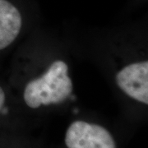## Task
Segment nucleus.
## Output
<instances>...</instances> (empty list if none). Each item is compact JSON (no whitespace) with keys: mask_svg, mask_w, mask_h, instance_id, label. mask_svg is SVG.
Returning <instances> with one entry per match:
<instances>
[{"mask_svg":"<svg viewBox=\"0 0 148 148\" xmlns=\"http://www.w3.org/2000/svg\"><path fill=\"white\" fill-rule=\"evenodd\" d=\"M73 90L69 67L62 60L50 64L41 77L30 81L23 92L27 106L37 109L41 106L57 105L65 101Z\"/></svg>","mask_w":148,"mask_h":148,"instance_id":"f257e3e1","label":"nucleus"},{"mask_svg":"<svg viewBox=\"0 0 148 148\" xmlns=\"http://www.w3.org/2000/svg\"><path fill=\"white\" fill-rule=\"evenodd\" d=\"M64 142L68 148H116L114 139L106 128L82 120L71 123Z\"/></svg>","mask_w":148,"mask_h":148,"instance_id":"f03ea898","label":"nucleus"},{"mask_svg":"<svg viewBox=\"0 0 148 148\" xmlns=\"http://www.w3.org/2000/svg\"><path fill=\"white\" fill-rule=\"evenodd\" d=\"M22 27V14L11 0H0V50L15 41Z\"/></svg>","mask_w":148,"mask_h":148,"instance_id":"20e7f679","label":"nucleus"},{"mask_svg":"<svg viewBox=\"0 0 148 148\" xmlns=\"http://www.w3.org/2000/svg\"><path fill=\"white\" fill-rule=\"evenodd\" d=\"M5 100H6V95H5V92L3 89L0 86V110H2L3 106L4 105L5 103Z\"/></svg>","mask_w":148,"mask_h":148,"instance_id":"39448f33","label":"nucleus"},{"mask_svg":"<svg viewBox=\"0 0 148 148\" xmlns=\"http://www.w3.org/2000/svg\"><path fill=\"white\" fill-rule=\"evenodd\" d=\"M119 88L133 100L148 104V62L141 61L126 65L117 73Z\"/></svg>","mask_w":148,"mask_h":148,"instance_id":"7ed1b4c3","label":"nucleus"}]
</instances>
